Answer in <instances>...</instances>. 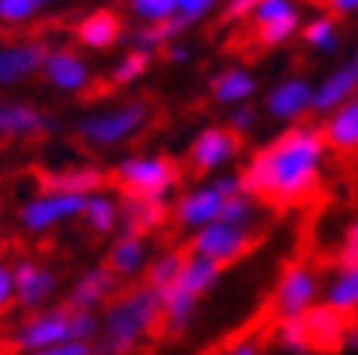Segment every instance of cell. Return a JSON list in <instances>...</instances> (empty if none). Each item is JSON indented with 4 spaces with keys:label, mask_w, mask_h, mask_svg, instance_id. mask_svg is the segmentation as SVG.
<instances>
[{
    "label": "cell",
    "mask_w": 358,
    "mask_h": 355,
    "mask_svg": "<svg viewBox=\"0 0 358 355\" xmlns=\"http://www.w3.org/2000/svg\"><path fill=\"white\" fill-rule=\"evenodd\" d=\"M327 140L315 126H292L248 157L239 172L242 192L257 201L294 207L312 198L327 166Z\"/></svg>",
    "instance_id": "1"
},
{
    "label": "cell",
    "mask_w": 358,
    "mask_h": 355,
    "mask_svg": "<svg viewBox=\"0 0 358 355\" xmlns=\"http://www.w3.org/2000/svg\"><path fill=\"white\" fill-rule=\"evenodd\" d=\"M160 294L146 282L120 291L99 312V329L94 338V355H134L160 329Z\"/></svg>",
    "instance_id": "2"
},
{
    "label": "cell",
    "mask_w": 358,
    "mask_h": 355,
    "mask_svg": "<svg viewBox=\"0 0 358 355\" xmlns=\"http://www.w3.org/2000/svg\"><path fill=\"white\" fill-rule=\"evenodd\" d=\"M219 280H222L219 265L187 254L178 277L169 282L166 289L157 291L160 294V309H164L160 326H164L172 338H181L184 332H189L195 317H199L201 300L219 286Z\"/></svg>",
    "instance_id": "3"
},
{
    "label": "cell",
    "mask_w": 358,
    "mask_h": 355,
    "mask_svg": "<svg viewBox=\"0 0 358 355\" xmlns=\"http://www.w3.org/2000/svg\"><path fill=\"white\" fill-rule=\"evenodd\" d=\"M114 181L122 195L169 201L181 187V166L164 154H131L114 166Z\"/></svg>",
    "instance_id": "4"
},
{
    "label": "cell",
    "mask_w": 358,
    "mask_h": 355,
    "mask_svg": "<svg viewBox=\"0 0 358 355\" xmlns=\"http://www.w3.org/2000/svg\"><path fill=\"white\" fill-rule=\"evenodd\" d=\"M257 245V230L254 227H245V224H230V222H210L199 230L189 233L187 242V254L189 256H199L207 259L213 265H219L224 271L227 265L239 262L242 256H248Z\"/></svg>",
    "instance_id": "5"
},
{
    "label": "cell",
    "mask_w": 358,
    "mask_h": 355,
    "mask_svg": "<svg viewBox=\"0 0 358 355\" xmlns=\"http://www.w3.org/2000/svg\"><path fill=\"white\" fill-rule=\"evenodd\" d=\"M149 122V105L143 99L117 105L108 111H96L79 122V140L94 149H114L129 143Z\"/></svg>",
    "instance_id": "6"
},
{
    "label": "cell",
    "mask_w": 358,
    "mask_h": 355,
    "mask_svg": "<svg viewBox=\"0 0 358 355\" xmlns=\"http://www.w3.org/2000/svg\"><path fill=\"white\" fill-rule=\"evenodd\" d=\"M64 341H73V309L64 303L32 312L9 335V347L17 355H29V352H38V349L56 347Z\"/></svg>",
    "instance_id": "7"
},
{
    "label": "cell",
    "mask_w": 358,
    "mask_h": 355,
    "mask_svg": "<svg viewBox=\"0 0 358 355\" xmlns=\"http://www.w3.org/2000/svg\"><path fill=\"white\" fill-rule=\"evenodd\" d=\"M320 282L317 271L306 262H292L274 286V314L280 321L285 317H306L320 303Z\"/></svg>",
    "instance_id": "8"
},
{
    "label": "cell",
    "mask_w": 358,
    "mask_h": 355,
    "mask_svg": "<svg viewBox=\"0 0 358 355\" xmlns=\"http://www.w3.org/2000/svg\"><path fill=\"white\" fill-rule=\"evenodd\" d=\"M87 195H64V192H47L41 189L38 195H32L29 201L21 204L17 210V222L27 233L32 236H44L50 230H56L62 224L79 222L82 207H85Z\"/></svg>",
    "instance_id": "9"
},
{
    "label": "cell",
    "mask_w": 358,
    "mask_h": 355,
    "mask_svg": "<svg viewBox=\"0 0 358 355\" xmlns=\"http://www.w3.org/2000/svg\"><path fill=\"white\" fill-rule=\"evenodd\" d=\"M242 152V137L224 126H213L195 134L189 143V164L195 172H219L230 166Z\"/></svg>",
    "instance_id": "10"
},
{
    "label": "cell",
    "mask_w": 358,
    "mask_h": 355,
    "mask_svg": "<svg viewBox=\"0 0 358 355\" xmlns=\"http://www.w3.org/2000/svg\"><path fill=\"white\" fill-rule=\"evenodd\" d=\"M12 277H15V303L27 309V312H38L44 309L52 294L59 291V277L47 265L35 262V259H21L12 265Z\"/></svg>",
    "instance_id": "11"
},
{
    "label": "cell",
    "mask_w": 358,
    "mask_h": 355,
    "mask_svg": "<svg viewBox=\"0 0 358 355\" xmlns=\"http://www.w3.org/2000/svg\"><path fill=\"white\" fill-rule=\"evenodd\" d=\"M117 294H120V277L108 265H94V268H87L76 277V282L67 291L64 306L79 312H102Z\"/></svg>",
    "instance_id": "12"
},
{
    "label": "cell",
    "mask_w": 358,
    "mask_h": 355,
    "mask_svg": "<svg viewBox=\"0 0 358 355\" xmlns=\"http://www.w3.org/2000/svg\"><path fill=\"white\" fill-rule=\"evenodd\" d=\"M222 204H224V198L207 181V184L189 187V189H184L181 195H178L175 204H172V219H175L178 227H184L192 233V230L216 222L219 212H222Z\"/></svg>",
    "instance_id": "13"
},
{
    "label": "cell",
    "mask_w": 358,
    "mask_h": 355,
    "mask_svg": "<svg viewBox=\"0 0 358 355\" xmlns=\"http://www.w3.org/2000/svg\"><path fill=\"white\" fill-rule=\"evenodd\" d=\"M105 175L99 166L91 164H73V166H59V169H44L38 175V184L47 192H64V195H94L105 189Z\"/></svg>",
    "instance_id": "14"
},
{
    "label": "cell",
    "mask_w": 358,
    "mask_h": 355,
    "mask_svg": "<svg viewBox=\"0 0 358 355\" xmlns=\"http://www.w3.org/2000/svg\"><path fill=\"white\" fill-rule=\"evenodd\" d=\"M169 219V204L166 201H152V198H137V195H120V227L122 233L134 236H152Z\"/></svg>",
    "instance_id": "15"
},
{
    "label": "cell",
    "mask_w": 358,
    "mask_h": 355,
    "mask_svg": "<svg viewBox=\"0 0 358 355\" xmlns=\"http://www.w3.org/2000/svg\"><path fill=\"white\" fill-rule=\"evenodd\" d=\"M312 91L306 79H285L265 99V108L280 122H297L312 111Z\"/></svg>",
    "instance_id": "16"
},
{
    "label": "cell",
    "mask_w": 358,
    "mask_h": 355,
    "mask_svg": "<svg viewBox=\"0 0 358 355\" xmlns=\"http://www.w3.org/2000/svg\"><path fill=\"white\" fill-rule=\"evenodd\" d=\"M41 70L52 87L67 94H82L91 85V70L73 50H50Z\"/></svg>",
    "instance_id": "17"
},
{
    "label": "cell",
    "mask_w": 358,
    "mask_h": 355,
    "mask_svg": "<svg viewBox=\"0 0 358 355\" xmlns=\"http://www.w3.org/2000/svg\"><path fill=\"white\" fill-rule=\"evenodd\" d=\"M320 134L327 140V149L332 152H341V154L358 152V94L327 114Z\"/></svg>",
    "instance_id": "18"
},
{
    "label": "cell",
    "mask_w": 358,
    "mask_h": 355,
    "mask_svg": "<svg viewBox=\"0 0 358 355\" xmlns=\"http://www.w3.org/2000/svg\"><path fill=\"white\" fill-rule=\"evenodd\" d=\"M306 329H309V341H312V349L315 352H335L341 349L344 341H347V329H350V321L344 314L332 312L329 306L317 303L306 317Z\"/></svg>",
    "instance_id": "19"
},
{
    "label": "cell",
    "mask_w": 358,
    "mask_h": 355,
    "mask_svg": "<svg viewBox=\"0 0 358 355\" xmlns=\"http://www.w3.org/2000/svg\"><path fill=\"white\" fill-rule=\"evenodd\" d=\"M152 254H149V239L146 236H134V233H122L114 239V245L108 247V259L105 265L120 277V280H131L146 271Z\"/></svg>",
    "instance_id": "20"
},
{
    "label": "cell",
    "mask_w": 358,
    "mask_h": 355,
    "mask_svg": "<svg viewBox=\"0 0 358 355\" xmlns=\"http://www.w3.org/2000/svg\"><path fill=\"white\" fill-rule=\"evenodd\" d=\"M47 44L41 41H27L15 47H0V85H15L27 76H32L35 70L44 67L47 59Z\"/></svg>",
    "instance_id": "21"
},
{
    "label": "cell",
    "mask_w": 358,
    "mask_h": 355,
    "mask_svg": "<svg viewBox=\"0 0 358 355\" xmlns=\"http://www.w3.org/2000/svg\"><path fill=\"white\" fill-rule=\"evenodd\" d=\"M358 94V73L355 67H338L335 73H329L324 82H320L312 91V111L317 114H329L338 105H344L347 99H352Z\"/></svg>",
    "instance_id": "22"
},
{
    "label": "cell",
    "mask_w": 358,
    "mask_h": 355,
    "mask_svg": "<svg viewBox=\"0 0 358 355\" xmlns=\"http://www.w3.org/2000/svg\"><path fill=\"white\" fill-rule=\"evenodd\" d=\"M320 303L338 314H344L347 321L358 317V265L335 268V274L329 277L324 291H320Z\"/></svg>",
    "instance_id": "23"
},
{
    "label": "cell",
    "mask_w": 358,
    "mask_h": 355,
    "mask_svg": "<svg viewBox=\"0 0 358 355\" xmlns=\"http://www.w3.org/2000/svg\"><path fill=\"white\" fill-rule=\"evenodd\" d=\"M52 122L44 111L24 102H0V137H35L44 134Z\"/></svg>",
    "instance_id": "24"
},
{
    "label": "cell",
    "mask_w": 358,
    "mask_h": 355,
    "mask_svg": "<svg viewBox=\"0 0 358 355\" xmlns=\"http://www.w3.org/2000/svg\"><path fill=\"white\" fill-rule=\"evenodd\" d=\"M79 222L87 224V230L96 236H111L120 230V198L108 189H99L85 198Z\"/></svg>",
    "instance_id": "25"
},
{
    "label": "cell",
    "mask_w": 358,
    "mask_h": 355,
    "mask_svg": "<svg viewBox=\"0 0 358 355\" xmlns=\"http://www.w3.org/2000/svg\"><path fill=\"white\" fill-rule=\"evenodd\" d=\"M120 35H122V24H120V17L111 9H99L94 15H87L85 21L76 27V38L85 47H91V50L114 47L120 41Z\"/></svg>",
    "instance_id": "26"
},
{
    "label": "cell",
    "mask_w": 358,
    "mask_h": 355,
    "mask_svg": "<svg viewBox=\"0 0 358 355\" xmlns=\"http://www.w3.org/2000/svg\"><path fill=\"white\" fill-rule=\"evenodd\" d=\"M210 91H213V99L222 102V105H245L250 96H254L257 82L248 70L230 67L210 82Z\"/></svg>",
    "instance_id": "27"
},
{
    "label": "cell",
    "mask_w": 358,
    "mask_h": 355,
    "mask_svg": "<svg viewBox=\"0 0 358 355\" xmlns=\"http://www.w3.org/2000/svg\"><path fill=\"white\" fill-rule=\"evenodd\" d=\"M184 256L187 251H164V254H157L149 259L146 265V286L160 291V289H166L169 282L178 277V271H181V265H184Z\"/></svg>",
    "instance_id": "28"
},
{
    "label": "cell",
    "mask_w": 358,
    "mask_h": 355,
    "mask_svg": "<svg viewBox=\"0 0 358 355\" xmlns=\"http://www.w3.org/2000/svg\"><path fill=\"white\" fill-rule=\"evenodd\" d=\"M274 338H277V344L285 352H292V355H309V352H315L312 341H309L306 321H303V317H285V321H280Z\"/></svg>",
    "instance_id": "29"
},
{
    "label": "cell",
    "mask_w": 358,
    "mask_h": 355,
    "mask_svg": "<svg viewBox=\"0 0 358 355\" xmlns=\"http://www.w3.org/2000/svg\"><path fill=\"white\" fill-rule=\"evenodd\" d=\"M300 27V15L292 12L285 17H277V21H268V24H254V44L271 50V47H280L282 41H289L292 35L297 32Z\"/></svg>",
    "instance_id": "30"
},
{
    "label": "cell",
    "mask_w": 358,
    "mask_h": 355,
    "mask_svg": "<svg viewBox=\"0 0 358 355\" xmlns=\"http://www.w3.org/2000/svg\"><path fill=\"white\" fill-rule=\"evenodd\" d=\"M187 24L181 21V17H169V21H157V24H149V27H143V29H137L134 32V44H137V50H146V52H152V50H160V47H166L178 32H181Z\"/></svg>",
    "instance_id": "31"
},
{
    "label": "cell",
    "mask_w": 358,
    "mask_h": 355,
    "mask_svg": "<svg viewBox=\"0 0 358 355\" xmlns=\"http://www.w3.org/2000/svg\"><path fill=\"white\" fill-rule=\"evenodd\" d=\"M257 210H259V201L250 198L248 192H239V195H230V198H224L219 219L222 222H230V224L257 227Z\"/></svg>",
    "instance_id": "32"
},
{
    "label": "cell",
    "mask_w": 358,
    "mask_h": 355,
    "mask_svg": "<svg viewBox=\"0 0 358 355\" xmlns=\"http://www.w3.org/2000/svg\"><path fill=\"white\" fill-rule=\"evenodd\" d=\"M149 64H152V52H146V50H131L129 56H125V59L114 67L111 85H114V87H125V85L137 82V79L149 70Z\"/></svg>",
    "instance_id": "33"
},
{
    "label": "cell",
    "mask_w": 358,
    "mask_h": 355,
    "mask_svg": "<svg viewBox=\"0 0 358 355\" xmlns=\"http://www.w3.org/2000/svg\"><path fill=\"white\" fill-rule=\"evenodd\" d=\"M303 41H306L309 47L315 50H335L338 44V29H335V21L332 17H317V21H312L306 29H303Z\"/></svg>",
    "instance_id": "34"
},
{
    "label": "cell",
    "mask_w": 358,
    "mask_h": 355,
    "mask_svg": "<svg viewBox=\"0 0 358 355\" xmlns=\"http://www.w3.org/2000/svg\"><path fill=\"white\" fill-rule=\"evenodd\" d=\"M131 9L143 21L157 24V21H169V17L178 15V0H131Z\"/></svg>",
    "instance_id": "35"
},
{
    "label": "cell",
    "mask_w": 358,
    "mask_h": 355,
    "mask_svg": "<svg viewBox=\"0 0 358 355\" xmlns=\"http://www.w3.org/2000/svg\"><path fill=\"white\" fill-rule=\"evenodd\" d=\"M297 12L294 9V0H259L250 12V21L254 24H268V21H277V17H285Z\"/></svg>",
    "instance_id": "36"
},
{
    "label": "cell",
    "mask_w": 358,
    "mask_h": 355,
    "mask_svg": "<svg viewBox=\"0 0 358 355\" xmlns=\"http://www.w3.org/2000/svg\"><path fill=\"white\" fill-rule=\"evenodd\" d=\"M350 265H358V219L347 224L338 245V268H350Z\"/></svg>",
    "instance_id": "37"
},
{
    "label": "cell",
    "mask_w": 358,
    "mask_h": 355,
    "mask_svg": "<svg viewBox=\"0 0 358 355\" xmlns=\"http://www.w3.org/2000/svg\"><path fill=\"white\" fill-rule=\"evenodd\" d=\"M38 0H0V21L6 24H21L35 15Z\"/></svg>",
    "instance_id": "38"
},
{
    "label": "cell",
    "mask_w": 358,
    "mask_h": 355,
    "mask_svg": "<svg viewBox=\"0 0 358 355\" xmlns=\"http://www.w3.org/2000/svg\"><path fill=\"white\" fill-rule=\"evenodd\" d=\"M15 303V277H12V265L0 262V314Z\"/></svg>",
    "instance_id": "39"
},
{
    "label": "cell",
    "mask_w": 358,
    "mask_h": 355,
    "mask_svg": "<svg viewBox=\"0 0 358 355\" xmlns=\"http://www.w3.org/2000/svg\"><path fill=\"white\" fill-rule=\"evenodd\" d=\"M210 6H213V0H178V17L189 27V24L199 21Z\"/></svg>",
    "instance_id": "40"
},
{
    "label": "cell",
    "mask_w": 358,
    "mask_h": 355,
    "mask_svg": "<svg viewBox=\"0 0 358 355\" xmlns=\"http://www.w3.org/2000/svg\"><path fill=\"white\" fill-rule=\"evenodd\" d=\"M254 126H257V111H254V108H248V105H239V108L230 114V126H227V129H230V131H236V134L242 137V134H248Z\"/></svg>",
    "instance_id": "41"
},
{
    "label": "cell",
    "mask_w": 358,
    "mask_h": 355,
    "mask_svg": "<svg viewBox=\"0 0 358 355\" xmlns=\"http://www.w3.org/2000/svg\"><path fill=\"white\" fill-rule=\"evenodd\" d=\"M29 355H94V344H82V341H64L56 347H47L38 352H29Z\"/></svg>",
    "instance_id": "42"
},
{
    "label": "cell",
    "mask_w": 358,
    "mask_h": 355,
    "mask_svg": "<svg viewBox=\"0 0 358 355\" xmlns=\"http://www.w3.org/2000/svg\"><path fill=\"white\" fill-rule=\"evenodd\" d=\"M216 355H262V338L259 335H248V338L234 341L227 349H222Z\"/></svg>",
    "instance_id": "43"
},
{
    "label": "cell",
    "mask_w": 358,
    "mask_h": 355,
    "mask_svg": "<svg viewBox=\"0 0 358 355\" xmlns=\"http://www.w3.org/2000/svg\"><path fill=\"white\" fill-rule=\"evenodd\" d=\"M213 189H216L222 198H230V195H239L242 192V184H239V175H230V172H219L213 178Z\"/></svg>",
    "instance_id": "44"
},
{
    "label": "cell",
    "mask_w": 358,
    "mask_h": 355,
    "mask_svg": "<svg viewBox=\"0 0 358 355\" xmlns=\"http://www.w3.org/2000/svg\"><path fill=\"white\" fill-rule=\"evenodd\" d=\"M257 3H259V0H230L227 9H224V24H234V21L248 17L250 12H254Z\"/></svg>",
    "instance_id": "45"
},
{
    "label": "cell",
    "mask_w": 358,
    "mask_h": 355,
    "mask_svg": "<svg viewBox=\"0 0 358 355\" xmlns=\"http://www.w3.org/2000/svg\"><path fill=\"white\" fill-rule=\"evenodd\" d=\"M317 3H324L327 9H332L338 15H347V12H355L358 9V0H317Z\"/></svg>",
    "instance_id": "46"
},
{
    "label": "cell",
    "mask_w": 358,
    "mask_h": 355,
    "mask_svg": "<svg viewBox=\"0 0 358 355\" xmlns=\"http://www.w3.org/2000/svg\"><path fill=\"white\" fill-rule=\"evenodd\" d=\"M344 347H347V349H352V352H358V317H352V321H350V329H347V341H344Z\"/></svg>",
    "instance_id": "47"
},
{
    "label": "cell",
    "mask_w": 358,
    "mask_h": 355,
    "mask_svg": "<svg viewBox=\"0 0 358 355\" xmlns=\"http://www.w3.org/2000/svg\"><path fill=\"white\" fill-rule=\"evenodd\" d=\"M166 59H172V61H184V59H187V50H184V47H169V50H166Z\"/></svg>",
    "instance_id": "48"
},
{
    "label": "cell",
    "mask_w": 358,
    "mask_h": 355,
    "mask_svg": "<svg viewBox=\"0 0 358 355\" xmlns=\"http://www.w3.org/2000/svg\"><path fill=\"white\" fill-rule=\"evenodd\" d=\"M352 67H355V73H358V52H355V59H352Z\"/></svg>",
    "instance_id": "49"
},
{
    "label": "cell",
    "mask_w": 358,
    "mask_h": 355,
    "mask_svg": "<svg viewBox=\"0 0 358 355\" xmlns=\"http://www.w3.org/2000/svg\"><path fill=\"white\" fill-rule=\"evenodd\" d=\"M0 247H3V233H0Z\"/></svg>",
    "instance_id": "50"
},
{
    "label": "cell",
    "mask_w": 358,
    "mask_h": 355,
    "mask_svg": "<svg viewBox=\"0 0 358 355\" xmlns=\"http://www.w3.org/2000/svg\"><path fill=\"white\" fill-rule=\"evenodd\" d=\"M38 3H44V0H38Z\"/></svg>",
    "instance_id": "51"
},
{
    "label": "cell",
    "mask_w": 358,
    "mask_h": 355,
    "mask_svg": "<svg viewBox=\"0 0 358 355\" xmlns=\"http://www.w3.org/2000/svg\"><path fill=\"white\" fill-rule=\"evenodd\" d=\"M0 355H3V349H0Z\"/></svg>",
    "instance_id": "52"
}]
</instances>
